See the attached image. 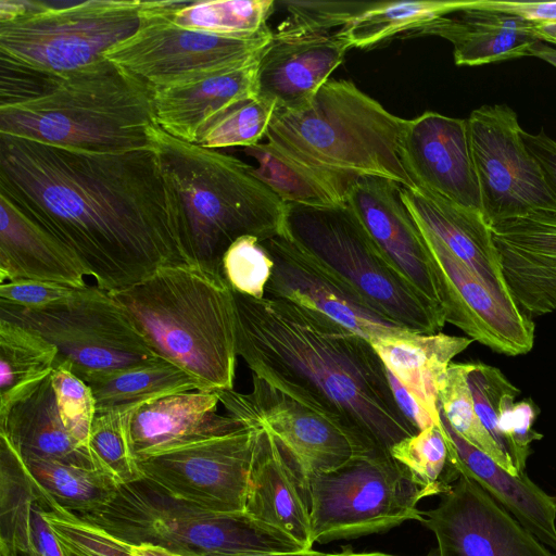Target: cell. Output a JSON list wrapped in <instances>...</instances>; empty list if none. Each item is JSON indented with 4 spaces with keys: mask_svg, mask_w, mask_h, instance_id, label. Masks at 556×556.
<instances>
[{
    "mask_svg": "<svg viewBox=\"0 0 556 556\" xmlns=\"http://www.w3.org/2000/svg\"><path fill=\"white\" fill-rule=\"evenodd\" d=\"M0 195L104 291L186 263L179 201L153 148L91 151L0 134Z\"/></svg>",
    "mask_w": 556,
    "mask_h": 556,
    "instance_id": "cell-1",
    "label": "cell"
},
{
    "mask_svg": "<svg viewBox=\"0 0 556 556\" xmlns=\"http://www.w3.org/2000/svg\"><path fill=\"white\" fill-rule=\"evenodd\" d=\"M232 291L236 350L252 374L339 427L359 453H390L418 433L372 344L285 299Z\"/></svg>",
    "mask_w": 556,
    "mask_h": 556,
    "instance_id": "cell-2",
    "label": "cell"
},
{
    "mask_svg": "<svg viewBox=\"0 0 556 556\" xmlns=\"http://www.w3.org/2000/svg\"><path fill=\"white\" fill-rule=\"evenodd\" d=\"M153 149L179 201L187 264L224 277V255L238 239L264 241L283 232L286 204L253 174V166L179 140L159 126Z\"/></svg>",
    "mask_w": 556,
    "mask_h": 556,
    "instance_id": "cell-3",
    "label": "cell"
},
{
    "mask_svg": "<svg viewBox=\"0 0 556 556\" xmlns=\"http://www.w3.org/2000/svg\"><path fill=\"white\" fill-rule=\"evenodd\" d=\"M109 293L151 349L195 379L202 391L233 389L235 307L224 277L180 263Z\"/></svg>",
    "mask_w": 556,
    "mask_h": 556,
    "instance_id": "cell-4",
    "label": "cell"
},
{
    "mask_svg": "<svg viewBox=\"0 0 556 556\" xmlns=\"http://www.w3.org/2000/svg\"><path fill=\"white\" fill-rule=\"evenodd\" d=\"M156 127L152 90L105 58L51 74L36 98L0 106V134L73 149L153 148Z\"/></svg>",
    "mask_w": 556,
    "mask_h": 556,
    "instance_id": "cell-5",
    "label": "cell"
},
{
    "mask_svg": "<svg viewBox=\"0 0 556 556\" xmlns=\"http://www.w3.org/2000/svg\"><path fill=\"white\" fill-rule=\"evenodd\" d=\"M406 121L354 83L329 79L304 106L275 109L266 138L316 169L355 180L378 177L414 188L401 156Z\"/></svg>",
    "mask_w": 556,
    "mask_h": 556,
    "instance_id": "cell-6",
    "label": "cell"
},
{
    "mask_svg": "<svg viewBox=\"0 0 556 556\" xmlns=\"http://www.w3.org/2000/svg\"><path fill=\"white\" fill-rule=\"evenodd\" d=\"M283 233L386 319L415 333L443 329L442 309L396 269L346 202L286 204Z\"/></svg>",
    "mask_w": 556,
    "mask_h": 556,
    "instance_id": "cell-7",
    "label": "cell"
},
{
    "mask_svg": "<svg viewBox=\"0 0 556 556\" xmlns=\"http://www.w3.org/2000/svg\"><path fill=\"white\" fill-rule=\"evenodd\" d=\"M77 516L119 540L152 544L181 556L305 551L245 513L225 515L204 509L144 477L121 484L106 504Z\"/></svg>",
    "mask_w": 556,
    "mask_h": 556,
    "instance_id": "cell-8",
    "label": "cell"
},
{
    "mask_svg": "<svg viewBox=\"0 0 556 556\" xmlns=\"http://www.w3.org/2000/svg\"><path fill=\"white\" fill-rule=\"evenodd\" d=\"M141 0H87L54 7L0 1V58L51 74L104 59L141 24Z\"/></svg>",
    "mask_w": 556,
    "mask_h": 556,
    "instance_id": "cell-9",
    "label": "cell"
},
{
    "mask_svg": "<svg viewBox=\"0 0 556 556\" xmlns=\"http://www.w3.org/2000/svg\"><path fill=\"white\" fill-rule=\"evenodd\" d=\"M313 544L387 532L422 520L426 497L390 453L355 455L306 481Z\"/></svg>",
    "mask_w": 556,
    "mask_h": 556,
    "instance_id": "cell-10",
    "label": "cell"
},
{
    "mask_svg": "<svg viewBox=\"0 0 556 556\" xmlns=\"http://www.w3.org/2000/svg\"><path fill=\"white\" fill-rule=\"evenodd\" d=\"M0 318L34 330L58 349L54 368L86 383L161 358L108 291L87 285L71 302L41 311L0 302Z\"/></svg>",
    "mask_w": 556,
    "mask_h": 556,
    "instance_id": "cell-11",
    "label": "cell"
},
{
    "mask_svg": "<svg viewBox=\"0 0 556 556\" xmlns=\"http://www.w3.org/2000/svg\"><path fill=\"white\" fill-rule=\"evenodd\" d=\"M269 29L248 37L192 30L168 22L155 1H142L141 24L104 58L129 72L152 91L201 80L245 65L273 39Z\"/></svg>",
    "mask_w": 556,
    "mask_h": 556,
    "instance_id": "cell-12",
    "label": "cell"
},
{
    "mask_svg": "<svg viewBox=\"0 0 556 556\" xmlns=\"http://www.w3.org/2000/svg\"><path fill=\"white\" fill-rule=\"evenodd\" d=\"M467 121L486 224L492 228L532 212H556L542 170L522 140L516 112L506 104H484Z\"/></svg>",
    "mask_w": 556,
    "mask_h": 556,
    "instance_id": "cell-13",
    "label": "cell"
},
{
    "mask_svg": "<svg viewBox=\"0 0 556 556\" xmlns=\"http://www.w3.org/2000/svg\"><path fill=\"white\" fill-rule=\"evenodd\" d=\"M243 421L230 433L146 457L138 468L178 498L217 514H242L257 431Z\"/></svg>",
    "mask_w": 556,
    "mask_h": 556,
    "instance_id": "cell-14",
    "label": "cell"
},
{
    "mask_svg": "<svg viewBox=\"0 0 556 556\" xmlns=\"http://www.w3.org/2000/svg\"><path fill=\"white\" fill-rule=\"evenodd\" d=\"M216 392L229 415L255 421L276 438L305 483L362 454L339 427L253 374L251 392Z\"/></svg>",
    "mask_w": 556,
    "mask_h": 556,
    "instance_id": "cell-15",
    "label": "cell"
},
{
    "mask_svg": "<svg viewBox=\"0 0 556 556\" xmlns=\"http://www.w3.org/2000/svg\"><path fill=\"white\" fill-rule=\"evenodd\" d=\"M419 229L428 249L445 323L493 352L507 356L530 352L534 343L532 318L517 304L506 303L494 294L440 240Z\"/></svg>",
    "mask_w": 556,
    "mask_h": 556,
    "instance_id": "cell-16",
    "label": "cell"
},
{
    "mask_svg": "<svg viewBox=\"0 0 556 556\" xmlns=\"http://www.w3.org/2000/svg\"><path fill=\"white\" fill-rule=\"evenodd\" d=\"M422 526L439 556H555V554L465 475L422 510Z\"/></svg>",
    "mask_w": 556,
    "mask_h": 556,
    "instance_id": "cell-17",
    "label": "cell"
},
{
    "mask_svg": "<svg viewBox=\"0 0 556 556\" xmlns=\"http://www.w3.org/2000/svg\"><path fill=\"white\" fill-rule=\"evenodd\" d=\"M260 242L273 262L266 298L319 312L371 344L410 332L369 308L283 232Z\"/></svg>",
    "mask_w": 556,
    "mask_h": 556,
    "instance_id": "cell-18",
    "label": "cell"
},
{
    "mask_svg": "<svg viewBox=\"0 0 556 556\" xmlns=\"http://www.w3.org/2000/svg\"><path fill=\"white\" fill-rule=\"evenodd\" d=\"M401 156L415 187L482 213L467 119L437 112L407 119Z\"/></svg>",
    "mask_w": 556,
    "mask_h": 556,
    "instance_id": "cell-19",
    "label": "cell"
},
{
    "mask_svg": "<svg viewBox=\"0 0 556 556\" xmlns=\"http://www.w3.org/2000/svg\"><path fill=\"white\" fill-rule=\"evenodd\" d=\"M401 187L388 179L362 177L351 187L346 203L396 269L441 308L428 249L402 200Z\"/></svg>",
    "mask_w": 556,
    "mask_h": 556,
    "instance_id": "cell-20",
    "label": "cell"
},
{
    "mask_svg": "<svg viewBox=\"0 0 556 556\" xmlns=\"http://www.w3.org/2000/svg\"><path fill=\"white\" fill-rule=\"evenodd\" d=\"M491 230L518 307L530 318L556 311V212H532Z\"/></svg>",
    "mask_w": 556,
    "mask_h": 556,
    "instance_id": "cell-21",
    "label": "cell"
},
{
    "mask_svg": "<svg viewBox=\"0 0 556 556\" xmlns=\"http://www.w3.org/2000/svg\"><path fill=\"white\" fill-rule=\"evenodd\" d=\"M348 50L337 31L274 33L257 64L255 96L275 109H300L329 80Z\"/></svg>",
    "mask_w": 556,
    "mask_h": 556,
    "instance_id": "cell-22",
    "label": "cell"
},
{
    "mask_svg": "<svg viewBox=\"0 0 556 556\" xmlns=\"http://www.w3.org/2000/svg\"><path fill=\"white\" fill-rule=\"evenodd\" d=\"M252 422L257 431L244 513L254 521L289 536L303 549H312L306 483L276 438L265 427Z\"/></svg>",
    "mask_w": 556,
    "mask_h": 556,
    "instance_id": "cell-23",
    "label": "cell"
},
{
    "mask_svg": "<svg viewBox=\"0 0 556 556\" xmlns=\"http://www.w3.org/2000/svg\"><path fill=\"white\" fill-rule=\"evenodd\" d=\"M218 403L216 391L195 390L170 394L130 412L128 439L136 462L245 427L240 418L217 414Z\"/></svg>",
    "mask_w": 556,
    "mask_h": 556,
    "instance_id": "cell-24",
    "label": "cell"
},
{
    "mask_svg": "<svg viewBox=\"0 0 556 556\" xmlns=\"http://www.w3.org/2000/svg\"><path fill=\"white\" fill-rule=\"evenodd\" d=\"M538 24L472 0L465 9L428 22L405 37L438 36L453 45L456 65L476 66L528 56L542 42Z\"/></svg>",
    "mask_w": 556,
    "mask_h": 556,
    "instance_id": "cell-25",
    "label": "cell"
},
{
    "mask_svg": "<svg viewBox=\"0 0 556 556\" xmlns=\"http://www.w3.org/2000/svg\"><path fill=\"white\" fill-rule=\"evenodd\" d=\"M401 197L421 229L440 240L494 294L516 304L503 276L491 227L481 212L417 187H401Z\"/></svg>",
    "mask_w": 556,
    "mask_h": 556,
    "instance_id": "cell-26",
    "label": "cell"
},
{
    "mask_svg": "<svg viewBox=\"0 0 556 556\" xmlns=\"http://www.w3.org/2000/svg\"><path fill=\"white\" fill-rule=\"evenodd\" d=\"M440 418L451 441L452 463L459 475L478 483L556 556V496L542 490L526 472L513 475L505 470L457 434L441 413Z\"/></svg>",
    "mask_w": 556,
    "mask_h": 556,
    "instance_id": "cell-27",
    "label": "cell"
},
{
    "mask_svg": "<svg viewBox=\"0 0 556 556\" xmlns=\"http://www.w3.org/2000/svg\"><path fill=\"white\" fill-rule=\"evenodd\" d=\"M74 254L0 195V283L38 280L87 286Z\"/></svg>",
    "mask_w": 556,
    "mask_h": 556,
    "instance_id": "cell-28",
    "label": "cell"
},
{
    "mask_svg": "<svg viewBox=\"0 0 556 556\" xmlns=\"http://www.w3.org/2000/svg\"><path fill=\"white\" fill-rule=\"evenodd\" d=\"M48 498L21 454L0 432V545L28 556H63L43 517Z\"/></svg>",
    "mask_w": 556,
    "mask_h": 556,
    "instance_id": "cell-29",
    "label": "cell"
},
{
    "mask_svg": "<svg viewBox=\"0 0 556 556\" xmlns=\"http://www.w3.org/2000/svg\"><path fill=\"white\" fill-rule=\"evenodd\" d=\"M261 56L201 80L153 90L156 125L172 137L194 143L206 121L235 101L255 94Z\"/></svg>",
    "mask_w": 556,
    "mask_h": 556,
    "instance_id": "cell-30",
    "label": "cell"
},
{
    "mask_svg": "<svg viewBox=\"0 0 556 556\" xmlns=\"http://www.w3.org/2000/svg\"><path fill=\"white\" fill-rule=\"evenodd\" d=\"M0 432L8 437L21 456H37L100 469L90 448L77 442L64 427L51 376L9 410L0 421Z\"/></svg>",
    "mask_w": 556,
    "mask_h": 556,
    "instance_id": "cell-31",
    "label": "cell"
},
{
    "mask_svg": "<svg viewBox=\"0 0 556 556\" xmlns=\"http://www.w3.org/2000/svg\"><path fill=\"white\" fill-rule=\"evenodd\" d=\"M472 339L442 332H408L372 343L389 369L418 400L437 424H441L439 384L453 358L465 351Z\"/></svg>",
    "mask_w": 556,
    "mask_h": 556,
    "instance_id": "cell-32",
    "label": "cell"
},
{
    "mask_svg": "<svg viewBox=\"0 0 556 556\" xmlns=\"http://www.w3.org/2000/svg\"><path fill=\"white\" fill-rule=\"evenodd\" d=\"M244 152L257 163L253 174L285 204L339 205L346 202L348 193L357 180L308 166L269 141L244 148Z\"/></svg>",
    "mask_w": 556,
    "mask_h": 556,
    "instance_id": "cell-33",
    "label": "cell"
},
{
    "mask_svg": "<svg viewBox=\"0 0 556 556\" xmlns=\"http://www.w3.org/2000/svg\"><path fill=\"white\" fill-rule=\"evenodd\" d=\"M56 355L38 332L0 318V421L51 376Z\"/></svg>",
    "mask_w": 556,
    "mask_h": 556,
    "instance_id": "cell-34",
    "label": "cell"
},
{
    "mask_svg": "<svg viewBox=\"0 0 556 556\" xmlns=\"http://www.w3.org/2000/svg\"><path fill=\"white\" fill-rule=\"evenodd\" d=\"M96 402V415L112 410L132 412L154 400L201 390L200 383L176 365L160 359L87 383Z\"/></svg>",
    "mask_w": 556,
    "mask_h": 556,
    "instance_id": "cell-35",
    "label": "cell"
},
{
    "mask_svg": "<svg viewBox=\"0 0 556 556\" xmlns=\"http://www.w3.org/2000/svg\"><path fill=\"white\" fill-rule=\"evenodd\" d=\"M154 1L161 15L177 26L231 37L269 29L276 8L275 0Z\"/></svg>",
    "mask_w": 556,
    "mask_h": 556,
    "instance_id": "cell-36",
    "label": "cell"
},
{
    "mask_svg": "<svg viewBox=\"0 0 556 556\" xmlns=\"http://www.w3.org/2000/svg\"><path fill=\"white\" fill-rule=\"evenodd\" d=\"M471 1H376L337 33L349 49L371 48L395 36L407 35L437 17L458 12Z\"/></svg>",
    "mask_w": 556,
    "mask_h": 556,
    "instance_id": "cell-37",
    "label": "cell"
},
{
    "mask_svg": "<svg viewBox=\"0 0 556 556\" xmlns=\"http://www.w3.org/2000/svg\"><path fill=\"white\" fill-rule=\"evenodd\" d=\"M27 469L41 488L64 509L81 515L106 504L118 483L101 469L37 456H22Z\"/></svg>",
    "mask_w": 556,
    "mask_h": 556,
    "instance_id": "cell-38",
    "label": "cell"
},
{
    "mask_svg": "<svg viewBox=\"0 0 556 556\" xmlns=\"http://www.w3.org/2000/svg\"><path fill=\"white\" fill-rule=\"evenodd\" d=\"M390 455L426 497L443 494L460 476L452 463L451 441L442 422L395 443Z\"/></svg>",
    "mask_w": 556,
    "mask_h": 556,
    "instance_id": "cell-39",
    "label": "cell"
},
{
    "mask_svg": "<svg viewBox=\"0 0 556 556\" xmlns=\"http://www.w3.org/2000/svg\"><path fill=\"white\" fill-rule=\"evenodd\" d=\"M43 517L63 556H181L152 544L119 540L64 509L50 495Z\"/></svg>",
    "mask_w": 556,
    "mask_h": 556,
    "instance_id": "cell-40",
    "label": "cell"
},
{
    "mask_svg": "<svg viewBox=\"0 0 556 556\" xmlns=\"http://www.w3.org/2000/svg\"><path fill=\"white\" fill-rule=\"evenodd\" d=\"M467 372L468 363H451L439 384L440 413L450 427L464 440L489 455L508 472L520 475L480 422Z\"/></svg>",
    "mask_w": 556,
    "mask_h": 556,
    "instance_id": "cell-41",
    "label": "cell"
},
{
    "mask_svg": "<svg viewBox=\"0 0 556 556\" xmlns=\"http://www.w3.org/2000/svg\"><path fill=\"white\" fill-rule=\"evenodd\" d=\"M274 112L275 105L255 94L235 101L203 124L194 144L214 150L257 144L266 137Z\"/></svg>",
    "mask_w": 556,
    "mask_h": 556,
    "instance_id": "cell-42",
    "label": "cell"
},
{
    "mask_svg": "<svg viewBox=\"0 0 556 556\" xmlns=\"http://www.w3.org/2000/svg\"><path fill=\"white\" fill-rule=\"evenodd\" d=\"M129 414L112 410L96 415L89 434V448L100 469L113 477L118 485L143 477L129 444Z\"/></svg>",
    "mask_w": 556,
    "mask_h": 556,
    "instance_id": "cell-43",
    "label": "cell"
},
{
    "mask_svg": "<svg viewBox=\"0 0 556 556\" xmlns=\"http://www.w3.org/2000/svg\"><path fill=\"white\" fill-rule=\"evenodd\" d=\"M376 1H320L283 0L276 1L287 12L286 18L278 25L277 35L325 34L332 28H342Z\"/></svg>",
    "mask_w": 556,
    "mask_h": 556,
    "instance_id": "cell-44",
    "label": "cell"
},
{
    "mask_svg": "<svg viewBox=\"0 0 556 556\" xmlns=\"http://www.w3.org/2000/svg\"><path fill=\"white\" fill-rule=\"evenodd\" d=\"M222 266L233 291L256 299L265 296L273 262L257 238L245 236L233 242L226 251Z\"/></svg>",
    "mask_w": 556,
    "mask_h": 556,
    "instance_id": "cell-45",
    "label": "cell"
},
{
    "mask_svg": "<svg viewBox=\"0 0 556 556\" xmlns=\"http://www.w3.org/2000/svg\"><path fill=\"white\" fill-rule=\"evenodd\" d=\"M51 382L64 427L77 442L89 447L90 429L96 417L90 387L64 367L53 369Z\"/></svg>",
    "mask_w": 556,
    "mask_h": 556,
    "instance_id": "cell-46",
    "label": "cell"
},
{
    "mask_svg": "<svg viewBox=\"0 0 556 556\" xmlns=\"http://www.w3.org/2000/svg\"><path fill=\"white\" fill-rule=\"evenodd\" d=\"M80 289L38 280L8 281L0 283V302L26 309L41 311L71 302L78 295Z\"/></svg>",
    "mask_w": 556,
    "mask_h": 556,
    "instance_id": "cell-47",
    "label": "cell"
},
{
    "mask_svg": "<svg viewBox=\"0 0 556 556\" xmlns=\"http://www.w3.org/2000/svg\"><path fill=\"white\" fill-rule=\"evenodd\" d=\"M521 137L539 164L544 180L556 201V140L547 136L544 130L530 134L522 129Z\"/></svg>",
    "mask_w": 556,
    "mask_h": 556,
    "instance_id": "cell-48",
    "label": "cell"
},
{
    "mask_svg": "<svg viewBox=\"0 0 556 556\" xmlns=\"http://www.w3.org/2000/svg\"><path fill=\"white\" fill-rule=\"evenodd\" d=\"M387 372L391 390L399 408L404 414V416L416 427L418 432L432 425H440L434 421L432 416L424 408L418 400L389 369H387Z\"/></svg>",
    "mask_w": 556,
    "mask_h": 556,
    "instance_id": "cell-49",
    "label": "cell"
},
{
    "mask_svg": "<svg viewBox=\"0 0 556 556\" xmlns=\"http://www.w3.org/2000/svg\"><path fill=\"white\" fill-rule=\"evenodd\" d=\"M489 2L498 9L514 13L538 25L556 23V1L526 2L489 0Z\"/></svg>",
    "mask_w": 556,
    "mask_h": 556,
    "instance_id": "cell-50",
    "label": "cell"
},
{
    "mask_svg": "<svg viewBox=\"0 0 556 556\" xmlns=\"http://www.w3.org/2000/svg\"><path fill=\"white\" fill-rule=\"evenodd\" d=\"M334 554L324 553L308 549L300 552H285V553H271V552H243V553H216L207 556H333Z\"/></svg>",
    "mask_w": 556,
    "mask_h": 556,
    "instance_id": "cell-51",
    "label": "cell"
},
{
    "mask_svg": "<svg viewBox=\"0 0 556 556\" xmlns=\"http://www.w3.org/2000/svg\"><path fill=\"white\" fill-rule=\"evenodd\" d=\"M530 55L536 56L556 67V48L546 45L544 41L534 46Z\"/></svg>",
    "mask_w": 556,
    "mask_h": 556,
    "instance_id": "cell-52",
    "label": "cell"
},
{
    "mask_svg": "<svg viewBox=\"0 0 556 556\" xmlns=\"http://www.w3.org/2000/svg\"><path fill=\"white\" fill-rule=\"evenodd\" d=\"M538 31L544 42L556 45V23L539 25Z\"/></svg>",
    "mask_w": 556,
    "mask_h": 556,
    "instance_id": "cell-53",
    "label": "cell"
},
{
    "mask_svg": "<svg viewBox=\"0 0 556 556\" xmlns=\"http://www.w3.org/2000/svg\"><path fill=\"white\" fill-rule=\"evenodd\" d=\"M333 556H397L391 555L380 552H370V553H355L353 551H343L341 553H336Z\"/></svg>",
    "mask_w": 556,
    "mask_h": 556,
    "instance_id": "cell-54",
    "label": "cell"
},
{
    "mask_svg": "<svg viewBox=\"0 0 556 556\" xmlns=\"http://www.w3.org/2000/svg\"><path fill=\"white\" fill-rule=\"evenodd\" d=\"M0 556H28L24 553H21L14 548L10 547H1L0 548Z\"/></svg>",
    "mask_w": 556,
    "mask_h": 556,
    "instance_id": "cell-55",
    "label": "cell"
}]
</instances>
